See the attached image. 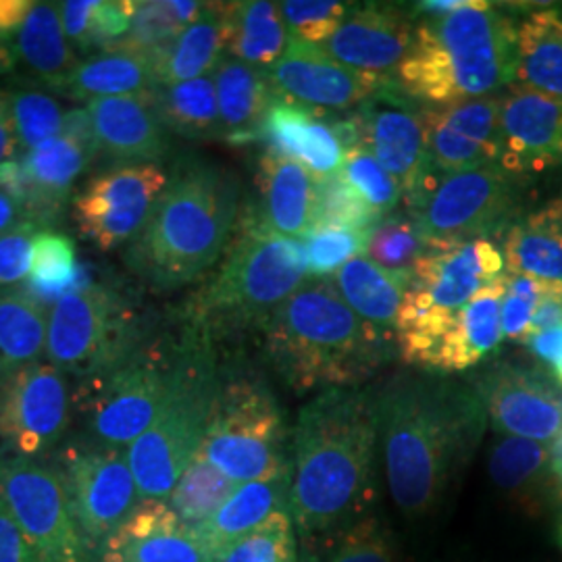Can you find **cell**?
Instances as JSON below:
<instances>
[{
	"label": "cell",
	"mask_w": 562,
	"mask_h": 562,
	"mask_svg": "<svg viewBox=\"0 0 562 562\" xmlns=\"http://www.w3.org/2000/svg\"><path fill=\"white\" fill-rule=\"evenodd\" d=\"M373 394L390 496L406 517H425L482 442V398L471 382L419 369L394 373Z\"/></svg>",
	"instance_id": "cell-1"
},
{
	"label": "cell",
	"mask_w": 562,
	"mask_h": 562,
	"mask_svg": "<svg viewBox=\"0 0 562 562\" xmlns=\"http://www.w3.org/2000/svg\"><path fill=\"white\" fill-rule=\"evenodd\" d=\"M378 443L373 390L329 387L302 406L292 436L290 515L306 540L359 522L375 498Z\"/></svg>",
	"instance_id": "cell-2"
},
{
	"label": "cell",
	"mask_w": 562,
	"mask_h": 562,
	"mask_svg": "<svg viewBox=\"0 0 562 562\" xmlns=\"http://www.w3.org/2000/svg\"><path fill=\"white\" fill-rule=\"evenodd\" d=\"M238 211L240 181L229 169L202 157L180 159L123 261L148 288L180 290L225 255Z\"/></svg>",
	"instance_id": "cell-3"
},
{
	"label": "cell",
	"mask_w": 562,
	"mask_h": 562,
	"mask_svg": "<svg viewBox=\"0 0 562 562\" xmlns=\"http://www.w3.org/2000/svg\"><path fill=\"white\" fill-rule=\"evenodd\" d=\"M261 331L271 367L299 394L361 387L396 346L352 313L334 280L315 278L280 304Z\"/></svg>",
	"instance_id": "cell-4"
},
{
	"label": "cell",
	"mask_w": 562,
	"mask_h": 562,
	"mask_svg": "<svg viewBox=\"0 0 562 562\" xmlns=\"http://www.w3.org/2000/svg\"><path fill=\"white\" fill-rule=\"evenodd\" d=\"M515 67L517 21L492 2L469 0L454 13L417 21L392 81L415 101L450 106L501 94L515 80Z\"/></svg>",
	"instance_id": "cell-5"
},
{
	"label": "cell",
	"mask_w": 562,
	"mask_h": 562,
	"mask_svg": "<svg viewBox=\"0 0 562 562\" xmlns=\"http://www.w3.org/2000/svg\"><path fill=\"white\" fill-rule=\"evenodd\" d=\"M306 280L304 244L271 232L257 211H246L220 269L188 302L186 323L215 341L261 329Z\"/></svg>",
	"instance_id": "cell-6"
},
{
	"label": "cell",
	"mask_w": 562,
	"mask_h": 562,
	"mask_svg": "<svg viewBox=\"0 0 562 562\" xmlns=\"http://www.w3.org/2000/svg\"><path fill=\"white\" fill-rule=\"evenodd\" d=\"M215 344L202 329L183 323L159 413L125 450L140 501H167L201 450L223 380Z\"/></svg>",
	"instance_id": "cell-7"
},
{
	"label": "cell",
	"mask_w": 562,
	"mask_h": 562,
	"mask_svg": "<svg viewBox=\"0 0 562 562\" xmlns=\"http://www.w3.org/2000/svg\"><path fill=\"white\" fill-rule=\"evenodd\" d=\"M150 325L127 294L92 281L48 313L46 359L78 382L125 361L150 336Z\"/></svg>",
	"instance_id": "cell-8"
},
{
	"label": "cell",
	"mask_w": 562,
	"mask_h": 562,
	"mask_svg": "<svg viewBox=\"0 0 562 562\" xmlns=\"http://www.w3.org/2000/svg\"><path fill=\"white\" fill-rule=\"evenodd\" d=\"M199 454L236 483L290 471L283 411L267 383L252 375L222 380Z\"/></svg>",
	"instance_id": "cell-9"
},
{
	"label": "cell",
	"mask_w": 562,
	"mask_h": 562,
	"mask_svg": "<svg viewBox=\"0 0 562 562\" xmlns=\"http://www.w3.org/2000/svg\"><path fill=\"white\" fill-rule=\"evenodd\" d=\"M176 344L150 334L125 361L78 382L71 392L74 411L83 417L94 442L127 450L153 425L165 398Z\"/></svg>",
	"instance_id": "cell-10"
},
{
	"label": "cell",
	"mask_w": 562,
	"mask_h": 562,
	"mask_svg": "<svg viewBox=\"0 0 562 562\" xmlns=\"http://www.w3.org/2000/svg\"><path fill=\"white\" fill-rule=\"evenodd\" d=\"M519 206V178L501 162L450 176H434L408 206L425 241L490 238Z\"/></svg>",
	"instance_id": "cell-11"
},
{
	"label": "cell",
	"mask_w": 562,
	"mask_h": 562,
	"mask_svg": "<svg viewBox=\"0 0 562 562\" xmlns=\"http://www.w3.org/2000/svg\"><path fill=\"white\" fill-rule=\"evenodd\" d=\"M504 290L506 273L457 313L396 323V348L404 364L440 375L482 364L504 340Z\"/></svg>",
	"instance_id": "cell-12"
},
{
	"label": "cell",
	"mask_w": 562,
	"mask_h": 562,
	"mask_svg": "<svg viewBox=\"0 0 562 562\" xmlns=\"http://www.w3.org/2000/svg\"><path fill=\"white\" fill-rule=\"evenodd\" d=\"M0 504L18 522L36 562H88L90 546L57 467L36 459H0Z\"/></svg>",
	"instance_id": "cell-13"
},
{
	"label": "cell",
	"mask_w": 562,
	"mask_h": 562,
	"mask_svg": "<svg viewBox=\"0 0 562 562\" xmlns=\"http://www.w3.org/2000/svg\"><path fill=\"white\" fill-rule=\"evenodd\" d=\"M71 513L88 546H99L140 503L138 483L123 448L71 442L57 454Z\"/></svg>",
	"instance_id": "cell-14"
},
{
	"label": "cell",
	"mask_w": 562,
	"mask_h": 562,
	"mask_svg": "<svg viewBox=\"0 0 562 562\" xmlns=\"http://www.w3.org/2000/svg\"><path fill=\"white\" fill-rule=\"evenodd\" d=\"M429 104L406 97L392 81L362 102L350 117L359 146H364L401 183L408 206L438 176L429 159Z\"/></svg>",
	"instance_id": "cell-15"
},
{
	"label": "cell",
	"mask_w": 562,
	"mask_h": 562,
	"mask_svg": "<svg viewBox=\"0 0 562 562\" xmlns=\"http://www.w3.org/2000/svg\"><path fill=\"white\" fill-rule=\"evenodd\" d=\"M504 273L503 246L492 238L427 241L422 259L413 267L398 322H411L434 313H457L483 288L501 280Z\"/></svg>",
	"instance_id": "cell-16"
},
{
	"label": "cell",
	"mask_w": 562,
	"mask_h": 562,
	"mask_svg": "<svg viewBox=\"0 0 562 562\" xmlns=\"http://www.w3.org/2000/svg\"><path fill=\"white\" fill-rule=\"evenodd\" d=\"M167 181L161 165H113L86 181L71 204L81 238L104 252L130 246L140 236Z\"/></svg>",
	"instance_id": "cell-17"
},
{
	"label": "cell",
	"mask_w": 562,
	"mask_h": 562,
	"mask_svg": "<svg viewBox=\"0 0 562 562\" xmlns=\"http://www.w3.org/2000/svg\"><path fill=\"white\" fill-rule=\"evenodd\" d=\"M67 375L48 361L27 364L0 383V448L38 459L63 440L71 422Z\"/></svg>",
	"instance_id": "cell-18"
},
{
	"label": "cell",
	"mask_w": 562,
	"mask_h": 562,
	"mask_svg": "<svg viewBox=\"0 0 562 562\" xmlns=\"http://www.w3.org/2000/svg\"><path fill=\"white\" fill-rule=\"evenodd\" d=\"M471 385L480 394L487 419L503 436L554 442L562 431V387L540 369L501 361L487 367Z\"/></svg>",
	"instance_id": "cell-19"
},
{
	"label": "cell",
	"mask_w": 562,
	"mask_h": 562,
	"mask_svg": "<svg viewBox=\"0 0 562 562\" xmlns=\"http://www.w3.org/2000/svg\"><path fill=\"white\" fill-rule=\"evenodd\" d=\"M99 155L88 111H67L59 136L42 142L20 157L30 180V196L23 206L25 217L41 223L44 229L55 227L76 181Z\"/></svg>",
	"instance_id": "cell-20"
},
{
	"label": "cell",
	"mask_w": 562,
	"mask_h": 562,
	"mask_svg": "<svg viewBox=\"0 0 562 562\" xmlns=\"http://www.w3.org/2000/svg\"><path fill=\"white\" fill-rule=\"evenodd\" d=\"M276 99L311 111H346L361 106L392 80L350 69L319 48L294 42L271 69H267Z\"/></svg>",
	"instance_id": "cell-21"
},
{
	"label": "cell",
	"mask_w": 562,
	"mask_h": 562,
	"mask_svg": "<svg viewBox=\"0 0 562 562\" xmlns=\"http://www.w3.org/2000/svg\"><path fill=\"white\" fill-rule=\"evenodd\" d=\"M415 15L382 2L352 7L336 34L315 48L350 69L392 80L415 42Z\"/></svg>",
	"instance_id": "cell-22"
},
{
	"label": "cell",
	"mask_w": 562,
	"mask_h": 562,
	"mask_svg": "<svg viewBox=\"0 0 562 562\" xmlns=\"http://www.w3.org/2000/svg\"><path fill=\"white\" fill-rule=\"evenodd\" d=\"M503 94L440 106L429 113V159L434 173L494 165L503 159Z\"/></svg>",
	"instance_id": "cell-23"
},
{
	"label": "cell",
	"mask_w": 562,
	"mask_h": 562,
	"mask_svg": "<svg viewBox=\"0 0 562 562\" xmlns=\"http://www.w3.org/2000/svg\"><path fill=\"white\" fill-rule=\"evenodd\" d=\"M503 159L508 173L538 176L562 167V101L510 83L503 94Z\"/></svg>",
	"instance_id": "cell-24"
},
{
	"label": "cell",
	"mask_w": 562,
	"mask_h": 562,
	"mask_svg": "<svg viewBox=\"0 0 562 562\" xmlns=\"http://www.w3.org/2000/svg\"><path fill=\"white\" fill-rule=\"evenodd\" d=\"M102 157L120 165H159L169 153L155 92L94 99L86 104Z\"/></svg>",
	"instance_id": "cell-25"
},
{
	"label": "cell",
	"mask_w": 562,
	"mask_h": 562,
	"mask_svg": "<svg viewBox=\"0 0 562 562\" xmlns=\"http://www.w3.org/2000/svg\"><path fill=\"white\" fill-rule=\"evenodd\" d=\"M102 562H211L196 529L165 501H140L102 543Z\"/></svg>",
	"instance_id": "cell-26"
},
{
	"label": "cell",
	"mask_w": 562,
	"mask_h": 562,
	"mask_svg": "<svg viewBox=\"0 0 562 562\" xmlns=\"http://www.w3.org/2000/svg\"><path fill=\"white\" fill-rule=\"evenodd\" d=\"M269 153L302 162L317 178L338 173L346 157L340 121L319 117V111L273 99L261 123V138Z\"/></svg>",
	"instance_id": "cell-27"
},
{
	"label": "cell",
	"mask_w": 562,
	"mask_h": 562,
	"mask_svg": "<svg viewBox=\"0 0 562 562\" xmlns=\"http://www.w3.org/2000/svg\"><path fill=\"white\" fill-rule=\"evenodd\" d=\"M257 186L261 206L255 211L259 220L280 236L306 240L315 227L317 176L302 162L267 150L259 162Z\"/></svg>",
	"instance_id": "cell-28"
},
{
	"label": "cell",
	"mask_w": 562,
	"mask_h": 562,
	"mask_svg": "<svg viewBox=\"0 0 562 562\" xmlns=\"http://www.w3.org/2000/svg\"><path fill=\"white\" fill-rule=\"evenodd\" d=\"M278 510H290V471L273 480L240 483L211 519L194 527L209 561H217Z\"/></svg>",
	"instance_id": "cell-29"
},
{
	"label": "cell",
	"mask_w": 562,
	"mask_h": 562,
	"mask_svg": "<svg viewBox=\"0 0 562 562\" xmlns=\"http://www.w3.org/2000/svg\"><path fill=\"white\" fill-rule=\"evenodd\" d=\"M223 140L241 146L261 138V123L276 99L267 69L234 57H223L213 71Z\"/></svg>",
	"instance_id": "cell-30"
},
{
	"label": "cell",
	"mask_w": 562,
	"mask_h": 562,
	"mask_svg": "<svg viewBox=\"0 0 562 562\" xmlns=\"http://www.w3.org/2000/svg\"><path fill=\"white\" fill-rule=\"evenodd\" d=\"M159 86L155 57L132 50H104L80 60L57 92L71 101L90 102L155 92Z\"/></svg>",
	"instance_id": "cell-31"
},
{
	"label": "cell",
	"mask_w": 562,
	"mask_h": 562,
	"mask_svg": "<svg viewBox=\"0 0 562 562\" xmlns=\"http://www.w3.org/2000/svg\"><path fill=\"white\" fill-rule=\"evenodd\" d=\"M411 280L398 278L367 257L346 262L334 278V285L357 317L371 325L383 338L396 344V322Z\"/></svg>",
	"instance_id": "cell-32"
},
{
	"label": "cell",
	"mask_w": 562,
	"mask_h": 562,
	"mask_svg": "<svg viewBox=\"0 0 562 562\" xmlns=\"http://www.w3.org/2000/svg\"><path fill=\"white\" fill-rule=\"evenodd\" d=\"M503 250L508 273L562 281V196L513 223Z\"/></svg>",
	"instance_id": "cell-33"
},
{
	"label": "cell",
	"mask_w": 562,
	"mask_h": 562,
	"mask_svg": "<svg viewBox=\"0 0 562 562\" xmlns=\"http://www.w3.org/2000/svg\"><path fill=\"white\" fill-rule=\"evenodd\" d=\"M513 83L562 101V9H538L517 23Z\"/></svg>",
	"instance_id": "cell-34"
},
{
	"label": "cell",
	"mask_w": 562,
	"mask_h": 562,
	"mask_svg": "<svg viewBox=\"0 0 562 562\" xmlns=\"http://www.w3.org/2000/svg\"><path fill=\"white\" fill-rule=\"evenodd\" d=\"M13 50L15 59L53 92H57L60 83L80 63L76 48L63 30L55 2H34L15 36Z\"/></svg>",
	"instance_id": "cell-35"
},
{
	"label": "cell",
	"mask_w": 562,
	"mask_h": 562,
	"mask_svg": "<svg viewBox=\"0 0 562 562\" xmlns=\"http://www.w3.org/2000/svg\"><path fill=\"white\" fill-rule=\"evenodd\" d=\"M225 25L229 57L261 69H271L292 44L280 2H225Z\"/></svg>",
	"instance_id": "cell-36"
},
{
	"label": "cell",
	"mask_w": 562,
	"mask_h": 562,
	"mask_svg": "<svg viewBox=\"0 0 562 562\" xmlns=\"http://www.w3.org/2000/svg\"><path fill=\"white\" fill-rule=\"evenodd\" d=\"M227 50L225 2H206L201 18L188 25L157 57L159 83H180L211 76Z\"/></svg>",
	"instance_id": "cell-37"
},
{
	"label": "cell",
	"mask_w": 562,
	"mask_h": 562,
	"mask_svg": "<svg viewBox=\"0 0 562 562\" xmlns=\"http://www.w3.org/2000/svg\"><path fill=\"white\" fill-rule=\"evenodd\" d=\"M46 306L25 288H0V383L46 355Z\"/></svg>",
	"instance_id": "cell-38"
},
{
	"label": "cell",
	"mask_w": 562,
	"mask_h": 562,
	"mask_svg": "<svg viewBox=\"0 0 562 562\" xmlns=\"http://www.w3.org/2000/svg\"><path fill=\"white\" fill-rule=\"evenodd\" d=\"M155 101L167 132L192 140L223 138L213 74L196 80L159 86L155 90Z\"/></svg>",
	"instance_id": "cell-39"
},
{
	"label": "cell",
	"mask_w": 562,
	"mask_h": 562,
	"mask_svg": "<svg viewBox=\"0 0 562 562\" xmlns=\"http://www.w3.org/2000/svg\"><path fill=\"white\" fill-rule=\"evenodd\" d=\"M88 267L76 261V244L59 232L44 229L32 250V269L23 283L30 296L44 306L57 304L67 294L92 283Z\"/></svg>",
	"instance_id": "cell-40"
},
{
	"label": "cell",
	"mask_w": 562,
	"mask_h": 562,
	"mask_svg": "<svg viewBox=\"0 0 562 562\" xmlns=\"http://www.w3.org/2000/svg\"><path fill=\"white\" fill-rule=\"evenodd\" d=\"M238 485L240 483L232 482L217 467L196 454L165 503L186 525L199 527L222 508Z\"/></svg>",
	"instance_id": "cell-41"
},
{
	"label": "cell",
	"mask_w": 562,
	"mask_h": 562,
	"mask_svg": "<svg viewBox=\"0 0 562 562\" xmlns=\"http://www.w3.org/2000/svg\"><path fill=\"white\" fill-rule=\"evenodd\" d=\"M550 446L525 438L503 436L490 448L487 473L504 494L527 496L548 482Z\"/></svg>",
	"instance_id": "cell-42"
},
{
	"label": "cell",
	"mask_w": 562,
	"mask_h": 562,
	"mask_svg": "<svg viewBox=\"0 0 562 562\" xmlns=\"http://www.w3.org/2000/svg\"><path fill=\"white\" fill-rule=\"evenodd\" d=\"M427 241L408 213L390 215L375 223L367 240V259L385 271L411 280L415 262L422 259Z\"/></svg>",
	"instance_id": "cell-43"
},
{
	"label": "cell",
	"mask_w": 562,
	"mask_h": 562,
	"mask_svg": "<svg viewBox=\"0 0 562 562\" xmlns=\"http://www.w3.org/2000/svg\"><path fill=\"white\" fill-rule=\"evenodd\" d=\"M186 27L178 20L171 2L136 0V11L127 34L109 50H132L148 57H159Z\"/></svg>",
	"instance_id": "cell-44"
},
{
	"label": "cell",
	"mask_w": 562,
	"mask_h": 562,
	"mask_svg": "<svg viewBox=\"0 0 562 562\" xmlns=\"http://www.w3.org/2000/svg\"><path fill=\"white\" fill-rule=\"evenodd\" d=\"M215 562H299L290 510H278L255 531L229 546Z\"/></svg>",
	"instance_id": "cell-45"
},
{
	"label": "cell",
	"mask_w": 562,
	"mask_h": 562,
	"mask_svg": "<svg viewBox=\"0 0 562 562\" xmlns=\"http://www.w3.org/2000/svg\"><path fill=\"white\" fill-rule=\"evenodd\" d=\"M382 220L373 209L362 201L357 190L344 180L340 171L317 178V201H315V229H371Z\"/></svg>",
	"instance_id": "cell-46"
},
{
	"label": "cell",
	"mask_w": 562,
	"mask_h": 562,
	"mask_svg": "<svg viewBox=\"0 0 562 562\" xmlns=\"http://www.w3.org/2000/svg\"><path fill=\"white\" fill-rule=\"evenodd\" d=\"M340 173L380 220L394 213L404 196L401 183L364 146H352L346 150Z\"/></svg>",
	"instance_id": "cell-47"
},
{
	"label": "cell",
	"mask_w": 562,
	"mask_h": 562,
	"mask_svg": "<svg viewBox=\"0 0 562 562\" xmlns=\"http://www.w3.org/2000/svg\"><path fill=\"white\" fill-rule=\"evenodd\" d=\"M280 11L292 41L322 46L336 34L350 4L334 0H285L280 2Z\"/></svg>",
	"instance_id": "cell-48"
},
{
	"label": "cell",
	"mask_w": 562,
	"mask_h": 562,
	"mask_svg": "<svg viewBox=\"0 0 562 562\" xmlns=\"http://www.w3.org/2000/svg\"><path fill=\"white\" fill-rule=\"evenodd\" d=\"M11 94V117L20 146L25 150L42 142L59 136L63 130V111L50 94L36 90H18Z\"/></svg>",
	"instance_id": "cell-49"
},
{
	"label": "cell",
	"mask_w": 562,
	"mask_h": 562,
	"mask_svg": "<svg viewBox=\"0 0 562 562\" xmlns=\"http://www.w3.org/2000/svg\"><path fill=\"white\" fill-rule=\"evenodd\" d=\"M371 229H336L322 227L308 234L304 241L308 257V276L315 280H329L341 267L357 259L367 248Z\"/></svg>",
	"instance_id": "cell-50"
},
{
	"label": "cell",
	"mask_w": 562,
	"mask_h": 562,
	"mask_svg": "<svg viewBox=\"0 0 562 562\" xmlns=\"http://www.w3.org/2000/svg\"><path fill=\"white\" fill-rule=\"evenodd\" d=\"M548 281L506 271V290H504L501 323L506 340L525 344L531 336V322L538 308V302L546 292Z\"/></svg>",
	"instance_id": "cell-51"
},
{
	"label": "cell",
	"mask_w": 562,
	"mask_h": 562,
	"mask_svg": "<svg viewBox=\"0 0 562 562\" xmlns=\"http://www.w3.org/2000/svg\"><path fill=\"white\" fill-rule=\"evenodd\" d=\"M329 562H396V554L387 529L369 517L341 536Z\"/></svg>",
	"instance_id": "cell-52"
},
{
	"label": "cell",
	"mask_w": 562,
	"mask_h": 562,
	"mask_svg": "<svg viewBox=\"0 0 562 562\" xmlns=\"http://www.w3.org/2000/svg\"><path fill=\"white\" fill-rule=\"evenodd\" d=\"M41 232H44L41 223L23 220L0 234V288H15L20 281L27 280L34 240Z\"/></svg>",
	"instance_id": "cell-53"
},
{
	"label": "cell",
	"mask_w": 562,
	"mask_h": 562,
	"mask_svg": "<svg viewBox=\"0 0 562 562\" xmlns=\"http://www.w3.org/2000/svg\"><path fill=\"white\" fill-rule=\"evenodd\" d=\"M136 0H97L83 53L109 50L127 34Z\"/></svg>",
	"instance_id": "cell-54"
},
{
	"label": "cell",
	"mask_w": 562,
	"mask_h": 562,
	"mask_svg": "<svg viewBox=\"0 0 562 562\" xmlns=\"http://www.w3.org/2000/svg\"><path fill=\"white\" fill-rule=\"evenodd\" d=\"M0 562H36L18 522L0 504Z\"/></svg>",
	"instance_id": "cell-55"
},
{
	"label": "cell",
	"mask_w": 562,
	"mask_h": 562,
	"mask_svg": "<svg viewBox=\"0 0 562 562\" xmlns=\"http://www.w3.org/2000/svg\"><path fill=\"white\" fill-rule=\"evenodd\" d=\"M525 346L538 357L543 364H548L552 378L557 383L562 382V325L533 334Z\"/></svg>",
	"instance_id": "cell-56"
},
{
	"label": "cell",
	"mask_w": 562,
	"mask_h": 562,
	"mask_svg": "<svg viewBox=\"0 0 562 562\" xmlns=\"http://www.w3.org/2000/svg\"><path fill=\"white\" fill-rule=\"evenodd\" d=\"M562 325V281H548L531 322V336ZM529 336V338H531Z\"/></svg>",
	"instance_id": "cell-57"
},
{
	"label": "cell",
	"mask_w": 562,
	"mask_h": 562,
	"mask_svg": "<svg viewBox=\"0 0 562 562\" xmlns=\"http://www.w3.org/2000/svg\"><path fill=\"white\" fill-rule=\"evenodd\" d=\"M20 140L11 117V94L0 88V165L20 159Z\"/></svg>",
	"instance_id": "cell-58"
},
{
	"label": "cell",
	"mask_w": 562,
	"mask_h": 562,
	"mask_svg": "<svg viewBox=\"0 0 562 562\" xmlns=\"http://www.w3.org/2000/svg\"><path fill=\"white\" fill-rule=\"evenodd\" d=\"M34 2L30 0H0V41L15 38L30 15Z\"/></svg>",
	"instance_id": "cell-59"
},
{
	"label": "cell",
	"mask_w": 562,
	"mask_h": 562,
	"mask_svg": "<svg viewBox=\"0 0 562 562\" xmlns=\"http://www.w3.org/2000/svg\"><path fill=\"white\" fill-rule=\"evenodd\" d=\"M23 220H27V217H25V211L20 201H15L11 194L0 190V234L9 232L13 225H18Z\"/></svg>",
	"instance_id": "cell-60"
},
{
	"label": "cell",
	"mask_w": 562,
	"mask_h": 562,
	"mask_svg": "<svg viewBox=\"0 0 562 562\" xmlns=\"http://www.w3.org/2000/svg\"><path fill=\"white\" fill-rule=\"evenodd\" d=\"M548 482L562 498V431L550 446V462H548Z\"/></svg>",
	"instance_id": "cell-61"
},
{
	"label": "cell",
	"mask_w": 562,
	"mask_h": 562,
	"mask_svg": "<svg viewBox=\"0 0 562 562\" xmlns=\"http://www.w3.org/2000/svg\"><path fill=\"white\" fill-rule=\"evenodd\" d=\"M15 50H13V44H9L7 41H0V76L2 74H9L13 67H15Z\"/></svg>",
	"instance_id": "cell-62"
},
{
	"label": "cell",
	"mask_w": 562,
	"mask_h": 562,
	"mask_svg": "<svg viewBox=\"0 0 562 562\" xmlns=\"http://www.w3.org/2000/svg\"><path fill=\"white\" fill-rule=\"evenodd\" d=\"M561 542H562V529H561Z\"/></svg>",
	"instance_id": "cell-63"
}]
</instances>
